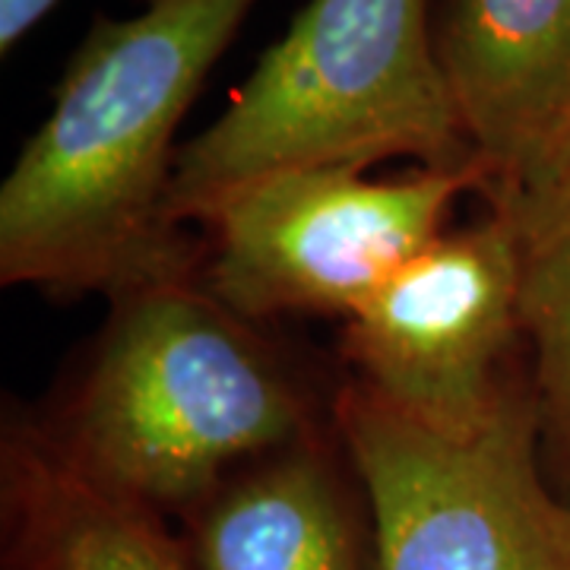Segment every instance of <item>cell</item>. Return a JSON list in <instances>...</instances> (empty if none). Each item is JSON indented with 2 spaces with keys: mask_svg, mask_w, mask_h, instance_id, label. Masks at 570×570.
Wrapping results in <instances>:
<instances>
[{
  "mask_svg": "<svg viewBox=\"0 0 570 570\" xmlns=\"http://www.w3.org/2000/svg\"><path fill=\"white\" fill-rule=\"evenodd\" d=\"M254 3L146 0L92 20L0 187V283L111 302L200 276L204 247L168 209L175 134Z\"/></svg>",
  "mask_w": 570,
  "mask_h": 570,
  "instance_id": "6da1fadb",
  "label": "cell"
},
{
  "mask_svg": "<svg viewBox=\"0 0 570 570\" xmlns=\"http://www.w3.org/2000/svg\"><path fill=\"white\" fill-rule=\"evenodd\" d=\"M36 415L92 485L178 523L235 469L333 425V393L194 276L111 298Z\"/></svg>",
  "mask_w": 570,
  "mask_h": 570,
  "instance_id": "7a4b0ae2",
  "label": "cell"
},
{
  "mask_svg": "<svg viewBox=\"0 0 570 570\" xmlns=\"http://www.w3.org/2000/svg\"><path fill=\"white\" fill-rule=\"evenodd\" d=\"M431 17L434 0H307L223 115L178 146L171 219L200 223L235 187L292 168L396 156L438 171L482 168Z\"/></svg>",
  "mask_w": 570,
  "mask_h": 570,
  "instance_id": "3957f363",
  "label": "cell"
},
{
  "mask_svg": "<svg viewBox=\"0 0 570 570\" xmlns=\"http://www.w3.org/2000/svg\"><path fill=\"white\" fill-rule=\"evenodd\" d=\"M333 425L365 485L377 570H570V504L542 469L530 365L469 438L352 377L333 390Z\"/></svg>",
  "mask_w": 570,
  "mask_h": 570,
  "instance_id": "277c9868",
  "label": "cell"
},
{
  "mask_svg": "<svg viewBox=\"0 0 570 570\" xmlns=\"http://www.w3.org/2000/svg\"><path fill=\"white\" fill-rule=\"evenodd\" d=\"M469 190L485 197L482 168L371 178L367 168L321 165L266 175L206 209L200 283L254 324L348 317L448 232L450 206Z\"/></svg>",
  "mask_w": 570,
  "mask_h": 570,
  "instance_id": "5b68a950",
  "label": "cell"
},
{
  "mask_svg": "<svg viewBox=\"0 0 570 570\" xmlns=\"http://www.w3.org/2000/svg\"><path fill=\"white\" fill-rule=\"evenodd\" d=\"M523 279L508 213L444 232L346 317L348 377L438 434L482 431L527 371Z\"/></svg>",
  "mask_w": 570,
  "mask_h": 570,
  "instance_id": "8992f818",
  "label": "cell"
},
{
  "mask_svg": "<svg viewBox=\"0 0 570 570\" xmlns=\"http://www.w3.org/2000/svg\"><path fill=\"white\" fill-rule=\"evenodd\" d=\"M450 96L504 206L570 134V0H434Z\"/></svg>",
  "mask_w": 570,
  "mask_h": 570,
  "instance_id": "52a82bcc",
  "label": "cell"
},
{
  "mask_svg": "<svg viewBox=\"0 0 570 570\" xmlns=\"http://www.w3.org/2000/svg\"><path fill=\"white\" fill-rule=\"evenodd\" d=\"M175 532L190 570H377L365 485L336 425L235 469Z\"/></svg>",
  "mask_w": 570,
  "mask_h": 570,
  "instance_id": "ba28073f",
  "label": "cell"
},
{
  "mask_svg": "<svg viewBox=\"0 0 570 570\" xmlns=\"http://www.w3.org/2000/svg\"><path fill=\"white\" fill-rule=\"evenodd\" d=\"M0 570H190L153 510L92 485L45 434L36 409L0 415Z\"/></svg>",
  "mask_w": 570,
  "mask_h": 570,
  "instance_id": "9c48e42d",
  "label": "cell"
},
{
  "mask_svg": "<svg viewBox=\"0 0 570 570\" xmlns=\"http://www.w3.org/2000/svg\"><path fill=\"white\" fill-rule=\"evenodd\" d=\"M523 343L542 469L551 489L570 504V232L527 247Z\"/></svg>",
  "mask_w": 570,
  "mask_h": 570,
  "instance_id": "30bf717a",
  "label": "cell"
},
{
  "mask_svg": "<svg viewBox=\"0 0 570 570\" xmlns=\"http://www.w3.org/2000/svg\"><path fill=\"white\" fill-rule=\"evenodd\" d=\"M491 209L508 213L527 247L570 232V134L554 146V153L532 171L530 181L508 204Z\"/></svg>",
  "mask_w": 570,
  "mask_h": 570,
  "instance_id": "8fae6325",
  "label": "cell"
},
{
  "mask_svg": "<svg viewBox=\"0 0 570 570\" xmlns=\"http://www.w3.org/2000/svg\"><path fill=\"white\" fill-rule=\"evenodd\" d=\"M58 0H0V51L10 55L36 26H39Z\"/></svg>",
  "mask_w": 570,
  "mask_h": 570,
  "instance_id": "7c38bea8",
  "label": "cell"
}]
</instances>
